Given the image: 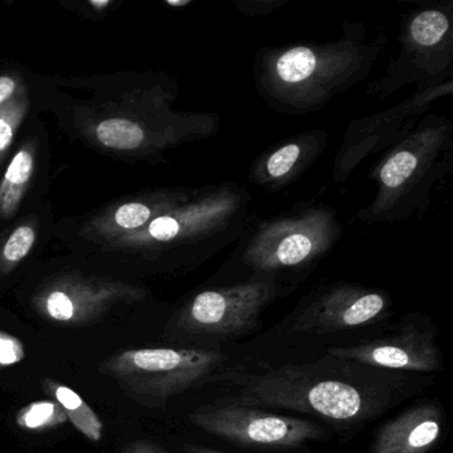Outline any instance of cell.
Wrapping results in <instances>:
<instances>
[{"label":"cell","instance_id":"10","mask_svg":"<svg viewBox=\"0 0 453 453\" xmlns=\"http://www.w3.org/2000/svg\"><path fill=\"white\" fill-rule=\"evenodd\" d=\"M144 299L142 288L120 280L65 275L41 288L33 306L50 322L81 326L96 320L118 304Z\"/></svg>","mask_w":453,"mask_h":453},{"label":"cell","instance_id":"5","mask_svg":"<svg viewBox=\"0 0 453 453\" xmlns=\"http://www.w3.org/2000/svg\"><path fill=\"white\" fill-rule=\"evenodd\" d=\"M225 360L226 355L211 349H132L105 359L100 371L142 404L161 407L209 378Z\"/></svg>","mask_w":453,"mask_h":453},{"label":"cell","instance_id":"9","mask_svg":"<svg viewBox=\"0 0 453 453\" xmlns=\"http://www.w3.org/2000/svg\"><path fill=\"white\" fill-rule=\"evenodd\" d=\"M190 423L206 434L235 444L264 448H296L325 436L312 421L275 415L248 405H203L189 416Z\"/></svg>","mask_w":453,"mask_h":453},{"label":"cell","instance_id":"3","mask_svg":"<svg viewBox=\"0 0 453 453\" xmlns=\"http://www.w3.org/2000/svg\"><path fill=\"white\" fill-rule=\"evenodd\" d=\"M453 127L442 116H426L373 168L376 196L357 213L367 225L405 221L423 213L432 192L452 169Z\"/></svg>","mask_w":453,"mask_h":453},{"label":"cell","instance_id":"11","mask_svg":"<svg viewBox=\"0 0 453 453\" xmlns=\"http://www.w3.org/2000/svg\"><path fill=\"white\" fill-rule=\"evenodd\" d=\"M391 298L383 291L342 283L326 288L294 320V333L327 334L376 322L386 315Z\"/></svg>","mask_w":453,"mask_h":453},{"label":"cell","instance_id":"6","mask_svg":"<svg viewBox=\"0 0 453 453\" xmlns=\"http://www.w3.org/2000/svg\"><path fill=\"white\" fill-rule=\"evenodd\" d=\"M452 4L411 12L400 31L399 57L389 65L386 78L373 84L375 94L386 95L410 83L420 89L444 83L452 67Z\"/></svg>","mask_w":453,"mask_h":453},{"label":"cell","instance_id":"23","mask_svg":"<svg viewBox=\"0 0 453 453\" xmlns=\"http://www.w3.org/2000/svg\"><path fill=\"white\" fill-rule=\"evenodd\" d=\"M26 357L25 344L17 336L0 331V367L17 365Z\"/></svg>","mask_w":453,"mask_h":453},{"label":"cell","instance_id":"28","mask_svg":"<svg viewBox=\"0 0 453 453\" xmlns=\"http://www.w3.org/2000/svg\"><path fill=\"white\" fill-rule=\"evenodd\" d=\"M190 4V0H185V2H173V0H169L168 4H171V6L174 7H181V6H187V4Z\"/></svg>","mask_w":453,"mask_h":453},{"label":"cell","instance_id":"25","mask_svg":"<svg viewBox=\"0 0 453 453\" xmlns=\"http://www.w3.org/2000/svg\"><path fill=\"white\" fill-rule=\"evenodd\" d=\"M22 87V81L18 76L0 75V105L10 102Z\"/></svg>","mask_w":453,"mask_h":453},{"label":"cell","instance_id":"8","mask_svg":"<svg viewBox=\"0 0 453 453\" xmlns=\"http://www.w3.org/2000/svg\"><path fill=\"white\" fill-rule=\"evenodd\" d=\"M274 275L248 280L196 294L177 312L172 328L187 335L229 336L250 330L278 294Z\"/></svg>","mask_w":453,"mask_h":453},{"label":"cell","instance_id":"18","mask_svg":"<svg viewBox=\"0 0 453 453\" xmlns=\"http://www.w3.org/2000/svg\"><path fill=\"white\" fill-rule=\"evenodd\" d=\"M42 386L55 402L59 403L68 421H71L83 436L94 442H99L102 440L104 424L81 395L54 379H44Z\"/></svg>","mask_w":453,"mask_h":453},{"label":"cell","instance_id":"24","mask_svg":"<svg viewBox=\"0 0 453 453\" xmlns=\"http://www.w3.org/2000/svg\"><path fill=\"white\" fill-rule=\"evenodd\" d=\"M240 12L246 15H265L283 6L282 0H264V2H234Z\"/></svg>","mask_w":453,"mask_h":453},{"label":"cell","instance_id":"20","mask_svg":"<svg viewBox=\"0 0 453 453\" xmlns=\"http://www.w3.org/2000/svg\"><path fill=\"white\" fill-rule=\"evenodd\" d=\"M68 421L65 411L54 399L36 400L20 408L15 416L19 428L30 432L49 431Z\"/></svg>","mask_w":453,"mask_h":453},{"label":"cell","instance_id":"27","mask_svg":"<svg viewBox=\"0 0 453 453\" xmlns=\"http://www.w3.org/2000/svg\"><path fill=\"white\" fill-rule=\"evenodd\" d=\"M184 450L187 453H224L221 450L211 449V448L200 447V445L187 444L184 445Z\"/></svg>","mask_w":453,"mask_h":453},{"label":"cell","instance_id":"12","mask_svg":"<svg viewBox=\"0 0 453 453\" xmlns=\"http://www.w3.org/2000/svg\"><path fill=\"white\" fill-rule=\"evenodd\" d=\"M445 89L447 91L452 89V81H448L445 83L437 84V86L420 89L418 94L404 100L402 104L386 111L381 115H376V120L383 124L384 128H368V127L362 126L359 121H354L349 127L343 144L335 158L334 176H335L336 181L344 182V180L352 173L355 166L359 165L365 160V156L372 155L387 144V140L395 132L391 126L402 127L411 116L421 115L424 111L431 107L434 100L442 96Z\"/></svg>","mask_w":453,"mask_h":453},{"label":"cell","instance_id":"13","mask_svg":"<svg viewBox=\"0 0 453 453\" xmlns=\"http://www.w3.org/2000/svg\"><path fill=\"white\" fill-rule=\"evenodd\" d=\"M331 357L354 360L373 367L391 370L432 372L440 370L439 351L429 334L413 327L405 328L394 338L376 339L354 346L334 347L328 349Z\"/></svg>","mask_w":453,"mask_h":453},{"label":"cell","instance_id":"22","mask_svg":"<svg viewBox=\"0 0 453 453\" xmlns=\"http://www.w3.org/2000/svg\"><path fill=\"white\" fill-rule=\"evenodd\" d=\"M36 242V229L34 225H19L0 250V275L9 274L33 250Z\"/></svg>","mask_w":453,"mask_h":453},{"label":"cell","instance_id":"15","mask_svg":"<svg viewBox=\"0 0 453 453\" xmlns=\"http://www.w3.org/2000/svg\"><path fill=\"white\" fill-rule=\"evenodd\" d=\"M197 188L165 189L150 193L139 200L128 201L96 217L89 224L88 233L97 238L111 241L142 229L156 217L187 203Z\"/></svg>","mask_w":453,"mask_h":453},{"label":"cell","instance_id":"1","mask_svg":"<svg viewBox=\"0 0 453 453\" xmlns=\"http://www.w3.org/2000/svg\"><path fill=\"white\" fill-rule=\"evenodd\" d=\"M343 30V36L330 43L261 50L254 79L262 99L280 112L304 115L360 83L380 57L386 36L368 42L362 23L344 22Z\"/></svg>","mask_w":453,"mask_h":453},{"label":"cell","instance_id":"21","mask_svg":"<svg viewBox=\"0 0 453 453\" xmlns=\"http://www.w3.org/2000/svg\"><path fill=\"white\" fill-rule=\"evenodd\" d=\"M30 108L27 89L23 86L6 104L0 105V160L14 142L15 134Z\"/></svg>","mask_w":453,"mask_h":453},{"label":"cell","instance_id":"16","mask_svg":"<svg viewBox=\"0 0 453 453\" xmlns=\"http://www.w3.org/2000/svg\"><path fill=\"white\" fill-rule=\"evenodd\" d=\"M441 436V413L434 405H418L384 424L372 453H426Z\"/></svg>","mask_w":453,"mask_h":453},{"label":"cell","instance_id":"19","mask_svg":"<svg viewBox=\"0 0 453 453\" xmlns=\"http://www.w3.org/2000/svg\"><path fill=\"white\" fill-rule=\"evenodd\" d=\"M95 136L103 147L116 150H136L148 142L147 131L131 119L112 118L95 128Z\"/></svg>","mask_w":453,"mask_h":453},{"label":"cell","instance_id":"26","mask_svg":"<svg viewBox=\"0 0 453 453\" xmlns=\"http://www.w3.org/2000/svg\"><path fill=\"white\" fill-rule=\"evenodd\" d=\"M123 453H166L163 448L147 440H137L124 447Z\"/></svg>","mask_w":453,"mask_h":453},{"label":"cell","instance_id":"14","mask_svg":"<svg viewBox=\"0 0 453 453\" xmlns=\"http://www.w3.org/2000/svg\"><path fill=\"white\" fill-rule=\"evenodd\" d=\"M328 144L325 129L303 132L270 148L254 160L250 182L269 193L293 184L318 158Z\"/></svg>","mask_w":453,"mask_h":453},{"label":"cell","instance_id":"17","mask_svg":"<svg viewBox=\"0 0 453 453\" xmlns=\"http://www.w3.org/2000/svg\"><path fill=\"white\" fill-rule=\"evenodd\" d=\"M35 145L27 142L18 150L0 182V219L15 216L35 171Z\"/></svg>","mask_w":453,"mask_h":453},{"label":"cell","instance_id":"7","mask_svg":"<svg viewBox=\"0 0 453 453\" xmlns=\"http://www.w3.org/2000/svg\"><path fill=\"white\" fill-rule=\"evenodd\" d=\"M240 404L290 408L330 420H360L375 407L365 389L346 381L309 379L294 370H280L251 380Z\"/></svg>","mask_w":453,"mask_h":453},{"label":"cell","instance_id":"2","mask_svg":"<svg viewBox=\"0 0 453 453\" xmlns=\"http://www.w3.org/2000/svg\"><path fill=\"white\" fill-rule=\"evenodd\" d=\"M251 206L253 197L243 185H206L187 203L108 243L142 251L153 261L172 257L184 264H201L246 234L256 217Z\"/></svg>","mask_w":453,"mask_h":453},{"label":"cell","instance_id":"4","mask_svg":"<svg viewBox=\"0 0 453 453\" xmlns=\"http://www.w3.org/2000/svg\"><path fill=\"white\" fill-rule=\"evenodd\" d=\"M342 237L338 214L330 206H307L251 225L234 256L251 275H278L312 266ZM250 275V277H251Z\"/></svg>","mask_w":453,"mask_h":453}]
</instances>
